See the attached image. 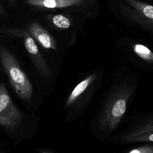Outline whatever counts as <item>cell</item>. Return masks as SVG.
<instances>
[{"label": "cell", "instance_id": "obj_1", "mask_svg": "<svg viewBox=\"0 0 153 153\" xmlns=\"http://www.w3.org/2000/svg\"><path fill=\"white\" fill-rule=\"evenodd\" d=\"M0 60L16 93L23 100H30L33 93L31 82L14 56L3 45H0Z\"/></svg>", "mask_w": 153, "mask_h": 153}, {"label": "cell", "instance_id": "obj_2", "mask_svg": "<svg viewBox=\"0 0 153 153\" xmlns=\"http://www.w3.org/2000/svg\"><path fill=\"white\" fill-rule=\"evenodd\" d=\"M22 114L13 104L4 83L0 84V125L9 128H14L20 122Z\"/></svg>", "mask_w": 153, "mask_h": 153}, {"label": "cell", "instance_id": "obj_3", "mask_svg": "<svg viewBox=\"0 0 153 153\" xmlns=\"http://www.w3.org/2000/svg\"><path fill=\"white\" fill-rule=\"evenodd\" d=\"M28 5L35 8L50 10H61L75 11L83 7L87 0H24Z\"/></svg>", "mask_w": 153, "mask_h": 153}, {"label": "cell", "instance_id": "obj_4", "mask_svg": "<svg viewBox=\"0 0 153 153\" xmlns=\"http://www.w3.org/2000/svg\"><path fill=\"white\" fill-rule=\"evenodd\" d=\"M21 38H22L25 47L35 66L44 75H50V70L46 61L39 52L35 40L27 30L23 29Z\"/></svg>", "mask_w": 153, "mask_h": 153}, {"label": "cell", "instance_id": "obj_5", "mask_svg": "<svg viewBox=\"0 0 153 153\" xmlns=\"http://www.w3.org/2000/svg\"><path fill=\"white\" fill-rule=\"evenodd\" d=\"M27 30L33 39L44 48L57 51V44L54 38L39 23L31 22L27 26Z\"/></svg>", "mask_w": 153, "mask_h": 153}, {"label": "cell", "instance_id": "obj_6", "mask_svg": "<svg viewBox=\"0 0 153 153\" xmlns=\"http://www.w3.org/2000/svg\"><path fill=\"white\" fill-rule=\"evenodd\" d=\"M45 20L53 27L58 29H67L72 25V20L68 15L63 14H47Z\"/></svg>", "mask_w": 153, "mask_h": 153}, {"label": "cell", "instance_id": "obj_7", "mask_svg": "<svg viewBox=\"0 0 153 153\" xmlns=\"http://www.w3.org/2000/svg\"><path fill=\"white\" fill-rule=\"evenodd\" d=\"M126 1L142 16L153 23V5L137 0H126Z\"/></svg>", "mask_w": 153, "mask_h": 153}, {"label": "cell", "instance_id": "obj_8", "mask_svg": "<svg viewBox=\"0 0 153 153\" xmlns=\"http://www.w3.org/2000/svg\"><path fill=\"white\" fill-rule=\"evenodd\" d=\"M92 80L93 76H90L79 82L74 88V89L69 96L66 101V105L69 106L72 104L76 100V99L85 90L89 84L91 82Z\"/></svg>", "mask_w": 153, "mask_h": 153}, {"label": "cell", "instance_id": "obj_9", "mask_svg": "<svg viewBox=\"0 0 153 153\" xmlns=\"http://www.w3.org/2000/svg\"><path fill=\"white\" fill-rule=\"evenodd\" d=\"M133 50L142 59L146 60H153V53L144 45L136 44L133 46Z\"/></svg>", "mask_w": 153, "mask_h": 153}, {"label": "cell", "instance_id": "obj_10", "mask_svg": "<svg viewBox=\"0 0 153 153\" xmlns=\"http://www.w3.org/2000/svg\"><path fill=\"white\" fill-rule=\"evenodd\" d=\"M126 102L123 99L117 100L113 106L112 114L114 117H118L121 116L126 111Z\"/></svg>", "mask_w": 153, "mask_h": 153}, {"label": "cell", "instance_id": "obj_11", "mask_svg": "<svg viewBox=\"0 0 153 153\" xmlns=\"http://www.w3.org/2000/svg\"><path fill=\"white\" fill-rule=\"evenodd\" d=\"M0 16H8V13L5 7L0 3Z\"/></svg>", "mask_w": 153, "mask_h": 153}, {"label": "cell", "instance_id": "obj_12", "mask_svg": "<svg viewBox=\"0 0 153 153\" xmlns=\"http://www.w3.org/2000/svg\"><path fill=\"white\" fill-rule=\"evenodd\" d=\"M6 1H7L8 3L13 7H16V5L17 1V0H6Z\"/></svg>", "mask_w": 153, "mask_h": 153}, {"label": "cell", "instance_id": "obj_13", "mask_svg": "<svg viewBox=\"0 0 153 153\" xmlns=\"http://www.w3.org/2000/svg\"><path fill=\"white\" fill-rule=\"evenodd\" d=\"M130 153H140V152H139L138 150L135 149V150H133V151H131Z\"/></svg>", "mask_w": 153, "mask_h": 153}, {"label": "cell", "instance_id": "obj_14", "mask_svg": "<svg viewBox=\"0 0 153 153\" xmlns=\"http://www.w3.org/2000/svg\"><path fill=\"white\" fill-rule=\"evenodd\" d=\"M149 140H150L151 141H153V134H151V135L149 136Z\"/></svg>", "mask_w": 153, "mask_h": 153}, {"label": "cell", "instance_id": "obj_15", "mask_svg": "<svg viewBox=\"0 0 153 153\" xmlns=\"http://www.w3.org/2000/svg\"><path fill=\"white\" fill-rule=\"evenodd\" d=\"M42 153H50V152H49L48 151H43Z\"/></svg>", "mask_w": 153, "mask_h": 153}, {"label": "cell", "instance_id": "obj_16", "mask_svg": "<svg viewBox=\"0 0 153 153\" xmlns=\"http://www.w3.org/2000/svg\"><path fill=\"white\" fill-rule=\"evenodd\" d=\"M1 153H2V152H1Z\"/></svg>", "mask_w": 153, "mask_h": 153}]
</instances>
